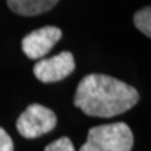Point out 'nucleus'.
Returning a JSON list of instances; mask_svg holds the SVG:
<instances>
[{"mask_svg": "<svg viewBox=\"0 0 151 151\" xmlns=\"http://www.w3.org/2000/svg\"><path fill=\"white\" fill-rule=\"evenodd\" d=\"M132 146L131 129L124 122H116L92 127L79 151H131Z\"/></svg>", "mask_w": 151, "mask_h": 151, "instance_id": "obj_2", "label": "nucleus"}, {"mask_svg": "<svg viewBox=\"0 0 151 151\" xmlns=\"http://www.w3.org/2000/svg\"><path fill=\"white\" fill-rule=\"evenodd\" d=\"M76 63L70 52H60L50 58L40 59L34 65V76L40 82L53 83L62 81L74 70Z\"/></svg>", "mask_w": 151, "mask_h": 151, "instance_id": "obj_4", "label": "nucleus"}, {"mask_svg": "<svg viewBox=\"0 0 151 151\" xmlns=\"http://www.w3.org/2000/svg\"><path fill=\"white\" fill-rule=\"evenodd\" d=\"M62 37V30L57 27H43L27 34L22 40V49L30 59L44 57Z\"/></svg>", "mask_w": 151, "mask_h": 151, "instance_id": "obj_5", "label": "nucleus"}, {"mask_svg": "<svg viewBox=\"0 0 151 151\" xmlns=\"http://www.w3.org/2000/svg\"><path fill=\"white\" fill-rule=\"evenodd\" d=\"M134 24L142 34L150 38L151 35V9L150 6H145L135 13Z\"/></svg>", "mask_w": 151, "mask_h": 151, "instance_id": "obj_7", "label": "nucleus"}, {"mask_svg": "<svg viewBox=\"0 0 151 151\" xmlns=\"http://www.w3.org/2000/svg\"><path fill=\"white\" fill-rule=\"evenodd\" d=\"M0 151H14V144L8 132L0 127Z\"/></svg>", "mask_w": 151, "mask_h": 151, "instance_id": "obj_9", "label": "nucleus"}, {"mask_svg": "<svg viewBox=\"0 0 151 151\" xmlns=\"http://www.w3.org/2000/svg\"><path fill=\"white\" fill-rule=\"evenodd\" d=\"M73 102L88 116L110 119L131 110L139 102V92L111 76L92 73L79 82Z\"/></svg>", "mask_w": 151, "mask_h": 151, "instance_id": "obj_1", "label": "nucleus"}, {"mask_svg": "<svg viewBox=\"0 0 151 151\" xmlns=\"http://www.w3.org/2000/svg\"><path fill=\"white\" fill-rule=\"evenodd\" d=\"M44 151H76L74 146L68 137H60L53 141L52 144L47 145Z\"/></svg>", "mask_w": 151, "mask_h": 151, "instance_id": "obj_8", "label": "nucleus"}, {"mask_svg": "<svg viewBox=\"0 0 151 151\" xmlns=\"http://www.w3.org/2000/svg\"><path fill=\"white\" fill-rule=\"evenodd\" d=\"M59 0H6L10 10L22 17H34L50 10Z\"/></svg>", "mask_w": 151, "mask_h": 151, "instance_id": "obj_6", "label": "nucleus"}, {"mask_svg": "<svg viewBox=\"0 0 151 151\" xmlns=\"http://www.w3.org/2000/svg\"><path fill=\"white\" fill-rule=\"evenodd\" d=\"M57 125L55 113L42 105H30L19 116L17 129L23 137L37 139L50 132Z\"/></svg>", "mask_w": 151, "mask_h": 151, "instance_id": "obj_3", "label": "nucleus"}]
</instances>
